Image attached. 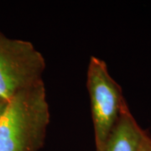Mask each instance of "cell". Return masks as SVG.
I'll list each match as a JSON object with an SVG mask.
<instances>
[{
	"mask_svg": "<svg viewBox=\"0 0 151 151\" xmlns=\"http://www.w3.org/2000/svg\"><path fill=\"white\" fill-rule=\"evenodd\" d=\"M94 129L97 147L103 151L108 136L117 123L124 104L119 86L102 60L92 57L87 73Z\"/></svg>",
	"mask_w": 151,
	"mask_h": 151,
	"instance_id": "cell-3",
	"label": "cell"
},
{
	"mask_svg": "<svg viewBox=\"0 0 151 151\" xmlns=\"http://www.w3.org/2000/svg\"><path fill=\"white\" fill-rule=\"evenodd\" d=\"M146 151H151V144H150V145L148 147V149L146 150Z\"/></svg>",
	"mask_w": 151,
	"mask_h": 151,
	"instance_id": "cell-6",
	"label": "cell"
},
{
	"mask_svg": "<svg viewBox=\"0 0 151 151\" xmlns=\"http://www.w3.org/2000/svg\"><path fill=\"white\" fill-rule=\"evenodd\" d=\"M44 66V58L31 44L0 35V98L9 102L41 81Z\"/></svg>",
	"mask_w": 151,
	"mask_h": 151,
	"instance_id": "cell-2",
	"label": "cell"
},
{
	"mask_svg": "<svg viewBox=\"0 0 151 151\" xmlns=\"http://www.w3.org/2000/svg\"><path fill=\"white\" fill-rule=\"evenodd\" d=\"M8 103H9L8 101H6L4 99L0 98V118H1V116L3 115V113L4 112L6 107H7V105H8Z\"/></svg>",
	"mask_w": 151,
	"mask_h": 151,
	"instance_id": "cell-5",
	"label": "cell"
},
{
	"mask_svg": "<svg viewBox=\"0 0 151 151\" xmlns=\"http://www.w3.org/2000/svg\"><path fill=\"white\" fill-rule=\"evenodd\" d=\"M49 119L45 91L40 81L8 103L0 118V151H31L42 139Z\"/></svg>",
	"mask_w": 151,
	"mask_h": 151,
	"instance_id": "cell-1",
	"label": "cell"
},
{
	"mask_svg": "<svg viewBox=\"0 0 151 151\" xmlns=\"http://www.w3.org/2000/svg\"><path fill=\"white\" fill-rule=\"evenodd\" d=\"M150 145L145 134L123 106L103 151H146Z\"/></svg>",
	"mask_w": 151,
	"mask_h": 151,
	"instance_id": "cell-4",
	"label": "cell"
}]
</instances>
